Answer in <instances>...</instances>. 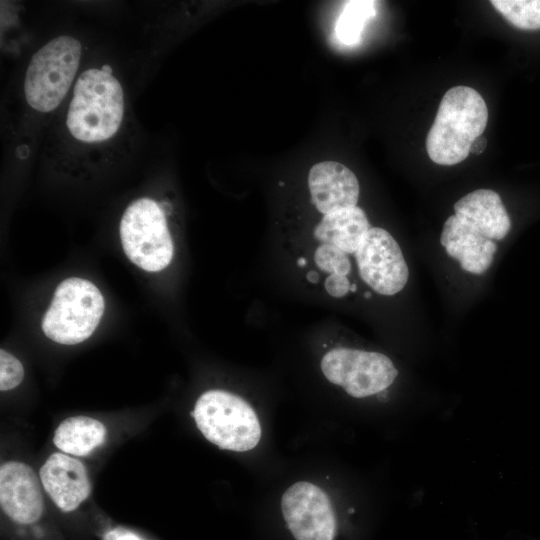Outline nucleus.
I'll use <instances>...</instances> for the list:
<instances>
[{"label": "nucleus", "mask_w": 540, "mask_h": 540, "mask_svg": "<svg viewBox=\"0 0 540 540\" xmlns=\"http://www.w3.org/2000/svg\"><path fill=\"white\" fill-rule=\"evenodd\" d=\"M488 121L483 97L469 86H455L444 94L428 132L426 150L439 165H455L467 158L472 143Z\"/></svg>", "instance_id": "obj_1"}, {"label": "nucleus", "mask_w": 540, "mask_h": 540, "mask_svg": "<svg viewBox=\"0 0 540 540\" xmlns=\"http://www.w3.org/2000/svg\"><path fill=\"white\" fill-rule=\"evenodd\" d=\"M124 113V94L112 72L91 68L78 77L66 124L71 135L85 143L113 137Z\"/></svg>", "instance_id": "obj_2"}, {"label": "nucleus", "mask_w": 540, "mask_h": 540, "mask_svg": "<svg viewBox=\"0 0 540 540\" xmlns=\"http://www.w3.org/2000/svg\"><path fill=\"white\" fill-rule=\"evenodd\" d=\"M194 417L198 429L221 449L245 452L261 437L253 408L241 397L223 390H209L196 401Z\"/></svg>", "instance_id": "obj_3"}, {"label": "nucleus", "mask_w": 540, "mask_h": 540, "mask_svg": "<svg viewBox=\"0 0 540 540\" xmlns=\"http://www.w3.org/2000/svg\"><path fill=\"white\" fill-rule=\"evenodd\" d=\"M82 46L69 35H60L37 50L27 67L24 93L35 110L48 113L66 96L79 67Z\"/></svg>", "instance_id": "obj_4"}, {"label": "nucleus", "mask_w": 540, "mask_h": 540, "mask_svg": "<svg viewBox=\"0 0 540 540\" xmlns=\"http://www.w3.org/2000/svg\"><path fill=\"white\" fill-rule=\"evenodd\" d=\"M100 290L78 277L63 280L42 319V330L51 340L73 345L88 339L104 313Z\"/></svg>", "instance_id": "obj_5"}, {"label": "nucleus", "mask_w": 540, "mask_h": 540, "mask_svg": "<svg viewBox=\"0 0 540 540\" xmlns=\"http://www.w3.org/2000/svg\"><path fill=\"white\" fill-rule=\"evenodd\" d=\"M120 238L127 257L145 271H161L172 260L173 241L164 213L150 198L137 199L126 208Z\"/></svg>", "instance_id": "obj_6"}, {"label": "nucleus", "mask_w": 540, "mask_h": 540, "mask_svg": "<svg viewBox=\"0 0 540 540\" xmlns=\"http://www.w3.org/2000/svg\"><path fill=\"white\" fill-rule=\"evenodd\" d=\"M321 370L331 383L352 397L363 398L386 390L398 371L386 355L352 348H335L321 361Z\"/></svg>", "instance_id": "obj_7"}, {"label": "nucleus", "mask_w": 540, "mask_h": 540, "mask_svg": "<svg viewBox=\"0 0 540 540\" xmlns=\"http://www.w3.org/2000/svg\"><path fill=\"white\" fill-rule=\"evenodd\" d=\"M355 258L362 280L377 293L392 296L406 285L408 266L399 244L383 228H371L359 248Z\"/></svg>", "instance_id": "obj_8"}, {"label": "nucleus", "mask_w": 540, "mask_h": 540, "mask_svg": "<svg viewBox=\"0 0 540 540\" xmlns=\"http://www.w3.org/2000/svg\"><path fill=\"white\" fill-rule=\"evenodd\" d=\"M281 511L295 540H334V510L318 486L306 481L293 484L282 496Z\"/></svg>", "instance_id": "obj_9"}, {"label": "nucleus", "mask_w": 540, "mask_h": 540, "mask_svg": "<svg viewBox=\"0 0 540 540\" xmlns=\"http://www.w3.org/2000/svg\"><path fill=\"white\" fill-rule=\"evenodd\" d=\"M0 505L19 524H33L43 514L44 502L39 480L23 462L9 461L0 468Z\"/></svg>", "instance_id": "obj_10"}, {"label": "nucleus", "mask_w": 540, "mask_h": 540, "mask_svg": "<svg viewBox=\"0 0 540 540\" xmlns=\"http://www.w3.org/2000/svg\"><path fill=\"white\" fill-rule=\"evenodd\" d=\"M308 187L311 202L324 215L357 206L358 179L342 163L323 161L314 164L309 170Z\"/></svg>", "instance_id": "obj_11"}, {"label": "nucleus", "mask_w": 540, "mask_h": 540, "mask_svg": "<svg viewBox=\"0 0 540 540\" xmlns=\"http://www.w3.org/2000/svg\"><path fill=\"white\" fill-rule=\"evenodd\" d=\"M39 474L44 490L63 512L77 509L90 495L91 484L86 468L74 457L53 453Z\"/></svg>", "instance_id": "obj_12"}, {"label": "nucleus", "mask_w": 540, "mask_h": 540, "mask_svg": "<svg viewBox=\"0 0 540 540\" xmlns=\"http://www.w3.org/2000/svg\"><path fill=\"white\" fill-rule=\"evenodd\" d=\"M447 254L457 259L463 270L482 274L492 264L497 246L455 214L447 218L440 237Z\"/></svg>", "instance_id": "obj_13"}, {"label": "nucleus", "mask_w": 540, "mask_h": 540, "mask_svg": "<svg viewBox=\"0 0 540 540\" xmlns=\"http://www.w3.org/2000/svg\"><path fill=\"white\" fill-rule=\"evenodd\" d=\"M455 215L491 240H502L511 220L499 194L491 189L472 191L454 204Z\"/></svg>", "instance_id": "obj_14"}, {"label": "nucleus", "mask_w": 540, "mask_h": 540, "mask_svg": "<svg viewBox=\"0 0 540 540\" xmlns=\"http://www.w3.org/2000/svg\"><path fill=\"white\" fill-rule=\"evenodd\" d=\"M370 229L365 212L355 206L324 215L314 229V237L322 244L333 245L346 254H355Z\"/></svg>", "instance_id": "obj_15"}, {"label": "nucleus", "mask_w": 540, "mask_h": 540, "mask_svg": "<svg viewBox=\"0 0 540 540\" xmlns=\"http://www.w3.org/2000/svg\"><path fill=\"white\" fill-rule=\"evenodd\" d=\"M106 428L88 416H73L63 420L53 436L55 446L66 454L86 456L102 445Z\"/></svg>", "instance_id": "obj_16"}, {"label": "nucleus", "mask_w": 540, "mask_h": 540, "mask_svg": "<svg viewBox=\"0 0 540 540\" xmlns=\"http://www.w3.org/2000/svg\"><path fill=\"white\" fill-rule=\"evenodd\" d=\"M376 14L373 1H349L336 23V35L346 45L360 41L366 22Z\"/></svg>", "instance_id": "obj_17"}, {"label": "nucleus", "mask_w": 540, "mask_h": 540, "mask_svg": "<svg viewBox=\"0 0 540 540\" xmlns=\"http://www.w3.org/2000/svg\"><path fill=\"white\" fill-rule=\"evenodd\" d=\"M491 4L516 28L540 29V0H492Z\"/></svg>", "instance_id": "obj_18"}, {"label": "nucleus", "mask_w": 540, "mask_h": 540, "mask_svg": "<svg viewBox=\"0 0 540 540\" xmlns=\"http://www.w3.org/2000/svg\"><path fill=\"white\" fill-rule=\"evenodd\" d=\"M314 261L319 269L330 274L346 276L351 269L347 254L333 245H320L315 251Z\"/></svg>", "instance_id": "obj_19"}, {"label": "nucleus", "mask_w": 540, "mask_h": 540, "mask_svg": "<svg viewBox=\"0 0 540 540\" xmlns=\"http://www.w3.org/2000/svg\"><path fill=\"white\" fill-rule=\"evenodd\" d=\"M24 368L21 362L4 349L0 350V390L8 391L23 380Z\"/></svg>", "instance_id": "obj_20"}, {"label": "nucleus", "mask_w": 540, "mask_h": 540, "mask_svg": "<svg viewBox=\"0 0 540 540\" xmlns=\"http://www.w3.org/2000/svg\"><path fill=\"white\" fill-rule=\"evenodd\" d=\"M350 285L346 276L337 274H330L324 283L327 293L336 298L345 296L350 291Z\"/></svg>", "instance_id": "obj_21"}, {"label": "nucleus", "mask_w": 540, "mask_h": 540, "mask_svg": "<svg viewBox=\"0 0 540 540\" xmlns=\"http://www.w3.org/2000/svg\"><path fill=\"white\" fill-rule=\"evenodd\" d=\"M103 540H143V539L129 530H126L123 528H114L104 534Z\"/></svg>", "instance_id": "obj_22"}, {"label": "nucleus", "mask_w": 540, "mask_h": 540, "mask_svg": "<svg viewBox=\"0 0 540 540\" xmlns=\"http://www.w3.org/2000/svg\"><path fill=\"white\" fill-rule=\"evenodd\" d=\"M486 145H487V140L483 135H481L478 138H476L474 142L472 143L471 148H470V153L474 155H479L485 150Z\"/></svg>", "instance_id": "obj_23"}, {"label": "nucleus", "mask_w": 540, "mask_h": 540, "mask_svg": "<svg viewBox=\"0 0 540 540\" xmlns=\"http://www.w3.org/2000/svg\"><path fill=\"white\" fill-rule=\"evenodd\" d=\"M306 278L309 282L316 284L319 281V274L316 271L311 270L307 273Z\"/></svg>", "instance_id": "obj_24"}, {"label": "nucleus", "mask_w": 540, "mask_h": 540, "mask_svg": "<svg viewBox=\"0 0 540 540\" xmlns=\"http://www.w3.org/2000/svg\"><path fill=\"white\" fill-rule=\"evenodd\" d=\"M298 266H305L306 265V259L305 258H299L297 261Z\"/></svg>", "instance_id": "obj_25"}, {"label": "nucleus", "mask_w": 540, "mask_h": 540, "mask_svg": "<svg viewBox=\"0 0 540 540\" xmlns=\"http://www.w3.org/2000/svg\"><path fill=\"white\" fill-rule=\"evenodd\" d=\"M356 290H357L356 284H355V283L351 284V285H350V291H351V292H355Z\"/></svg>", "instance_id": "obj_26"}, {"label": "nucleus", "mask_w": 540, "mask_h": 540, "mask_svg": "<svg viewBox=\"0 0 540 540\" xmlns=\"http://www.w3.org/2000/svg\"><path fill=\"white\" fill-rule=\"evenodd\" d=\"M364 297L370 298V297H371V294H370L369 292H366V293L364 294Z\"/></svg>", "instance_id": "obj_27"}]
</instances>
